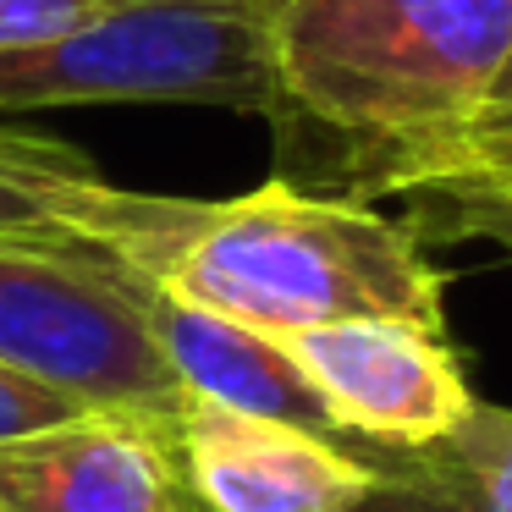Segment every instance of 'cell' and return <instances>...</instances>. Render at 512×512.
I'll use <instances>...</instances> for the list:
<instances>
[{"label": "cell", "instance_id": "9c48e42d", "mask_svg": "<svg viewBox=\"0 0 512 512\" xmlns=\"http://www.w3.org/2000/svg\"><path fill=\"white\" fill-rule=\"evenodd\" d=\"M116 188L83 149L0 122V237H61L105 243L116 221Z\"/></svg>", "mask_w": 512, "mask_h": 512}, {"label": "cell", "instance_id": "8992f818", "mask_svg": "<svg viewBox=\"0 0 512 512\" xmlns=\"http://www.w3.org/2000/svg\"><path fill=\"white\" fill-rule=\"evenodd\" d=\"M166 430L199 512H353L386 457L199 397H182Z\"/></svg>", "mask_w": 512, "mask_h": 512}, {"label": "cell", "instance_id": "30bf717a", "mask_svg": "<svg viewBox=\"0 0 512 512\" xmlns=\"http://www.w3.org/2000/svg\"><path fill=\"white\" fill-rule=\"evenodd\" d=\"M391 193H430L452 210L446 237L512 232V105H485L446 149L408 171Z\"/></svg>", "mask_w": 512, "mask_h": 512}, {"label": "cell", "instance_id": "2e32d148", "mask_svg": "<svg viewBox=\"0 0 512 512\" xmlns=\"http://www.w3.org/2000/svg\"><path fill=\"white\" fill-rule=\"evenodd\" d=\"M496 243H501V248H507V254H512V232H501V237H496Z\"/></svg>", "mask_w": 512, "mask_h": 512}, {"label": "cell", "instance_id": "5b68a950", "mask_svg": "<svg viewBox=\"0 0 512 512\" xmlns=\"http://www.w3.org/2000/svg\"><path fill=\"white\" fill-rule=\"evenodd\" d=\"M325 408L369 452H424L474 413V391L446 331L419 320H331L281 336Z\"/></svg>", "mask_w": 512, "mask_h": 512}, {"label": "cell", "instance_id": "6da1fadb", "mask_svg": "<svg viewBox=\"0 0 512 512\" xmlns=\"http://www.w3.org/2000/svg\"><path fill=\"white\" fill-rule=\"evenodd\" d=\"M100 248L144 287L270 336L364 314L446 331V276L419 226L347 193H303L292 177L243 199L122 193Z\"/></svg>", "mask_w": 512, "mask_h": 512}, {"label": "cell", "instance_id": "277c9868", "mask_svg": "<svg viewBox=\"0 0 512 512\" xmlns=\"http://www.w3.org/2000/svg\"><path fill=\"white\" fill-rule=\"evenodd\" d=\"M0 364L78 397L171 419L182 380L149 325V287L94 243L0 237Z\"/></svg>", "mask_w": 512, "mask_h": 512}, {"label": "cell", "instance_id": "8fae6325", "mask_svg": "<svg viewBox=\"0 0 512 512\" xmlns=\"http://www.w3.org/2000/svg\"><path fill=\"white\" fill-rule=\"evenodd\" d=\"M419 457L452 490L457 512H512V408L474 402V413Z\"/></svg>", "mask_w": 512, "mask_h": 512}, {"label": "cell", "instance_id": "e0dca14e", "mask_svg": "<svg viewBox=\"0 0 512 512\" xmlns=\"http://www.w3.org/2000/svg\"><path fill=\"white\" fill-rule=\"evenodd\" d=\"M248 6H270V12H276V6H281V0H248Z\"/></svg>", "mask_w": 512, "mask_h": 512}, {"label": "cell", "instance_id": "52a82bcc", "mask_svg": "<svg viewBox=\"0 0 512 512\" xmlns=\"http://www.w3.org/2000/svg\"><path fill=\"white\" fill-rule=\"evenodd\" d=\"M0 512H199L155 413L83 408L0 441Z\"/></svg>", "mask_w": 512, "mask_h": 512}, {"label": "cell", "instance_id": "4fadbf2b", "mask_svg": "<svg viewBox=\"0 0 512 512\" xmlns=\"http://www.w3.org/2000/svg\"><path fill=\"white\" fill-rule=\"evenodd\" d=\"M100 12L105 0H0V50L50 45Z\"/></svg>", "mask_w": 512, "mask_h": 512}, {"label": "cell", "instance_id": "ba28073f", "mask_svg": "<svg viewBox=\"0 0 512 512\" xmlns=\"http://www.w3.org/2000/svg\"><path fill=\"white\" fill-rule=\"evenodd\" d=\"M149 325L155 342L166 353L171 375L182 380V391L215 408L248 413V419H270V424H298L309 435L342 441L364 457H380L369 446H358L353 435L336 424V413L325 408V397L314 391V380L298 369V358L281 347V336L237 325L226 314L193 309L182 298L149 287Z\"/></svg>", "mask_w": 512, "mask_h": 512}, {"label": "cell", "instance_id": "7a4b0ae2", "mask_svg": "<svg viewBox=\"0 0 512 512\" xmlns=\"http://www.w3.org/2000/svg\"><path fill=\"white\" fill-rule=\"evenodd\" d=\"M292 133H325L347 199L391 193L446 149L512 61V0H281L270 12Z\"/></svg>", "mask_w": 512, "mask_h": 512}, {"label": "cell", "instance_id": "7c38bea8", "mask_svg": "<svg viewBox=\"0 0 512 512\" xmlns=\"http://www.w3.org/2000/svg\"><path fill=\"white\" fill-rule=\"evenodd\" d=\"M353 512H457V501L419 452H386L375 485L358 496Z\"/></svg>", "mask_w": 512, "mask_h": 512}, {"label": "cell", "instance_id": "3957f363", "mask_svg": "<svg viewBox=\"0 0 512 512\" xmlns=\"http://www.w3.org/2000/svg\"><path fill=\"white\" fill-rule=\"evenodd\" d=\"M61 105H221L287 127L270 6L248 0H105L83 28L0 50V116Z\"/></svg>", "mask_w": 512, "mask_h": 512}, {"label": "cell", "instance_id": "9a60e30c", "mask_svg": "<svg viewBox=\"0 0 512 512\" xmlns=\"http://www.w3.org/2000/svg\"><path fill=\"white\" fill-rule=\"evenodd\" d=\"M490 105H512V61H507V72H501V83H496V100Z\"/></svg>", "mask_w": 512, "mask_h": 512}, {"label": "cell", "instance_id": "5bb4252c", "mask_svg": "<svg viewBox=\"0 0 512 512\" xmlns=\"http://www.w3.org/2000/svg\"><path fill=\"white\" fill-rule=\"evenodd\" d=\"M72 413H83L78 397H67V391H56V386H39V380H28V375L0 364V441H17V435H28V430L61 424V419H72Z\"/></svg>", "mask_w": 512, "mask_h": 512}]
</instances>
